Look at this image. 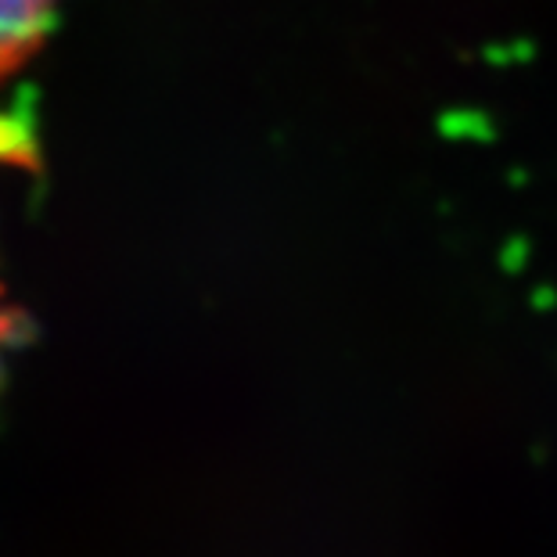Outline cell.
<instances>
[{
  "mask_svg": "<svg viewBox=\"0 0 557 557\" xmlns=\"http://www.w3.org/2000/svg\"><path fill=\"white\" fill-rule=\"evenodd\" d=\"M58 0H0V79L40 51Z\"/></svg>",
  "mask_w": 557,
  "mask_h": 557,
  "instance_id": "6da1fadb",
  "label": "cell"
},
{
  "mask_svg": "<svg viewBox=\"0 0 557 557\" xmlns=\"http://www.w3.org/2000/svg\"><path fill=\"white\" fill-rule=\"evenodd\" d=\"M29 162H33L29 134L18 123L0 120V165H29Z\"/></svg>",
  "mask_w": 557,
  "mask_h": 557,
  "instance_id": "7a4b0ae2",
  "label": "cell"
},
{
  "mask_svg": "<svg viewBox=\"0 0 557 557\" xmlns=\"http://www.w3.org/2000/svg\"><path fill=\"white\" fill-rule=\"evenodd\" d=\"M18 331V317L11 306H0V367H4V346L11 342V335Z\"/></svg>",
  "mask_w": 557,
  "mask_h": 557,
  "instance_id": "3957f363",
  "label": "cell"
}]
</instances>
